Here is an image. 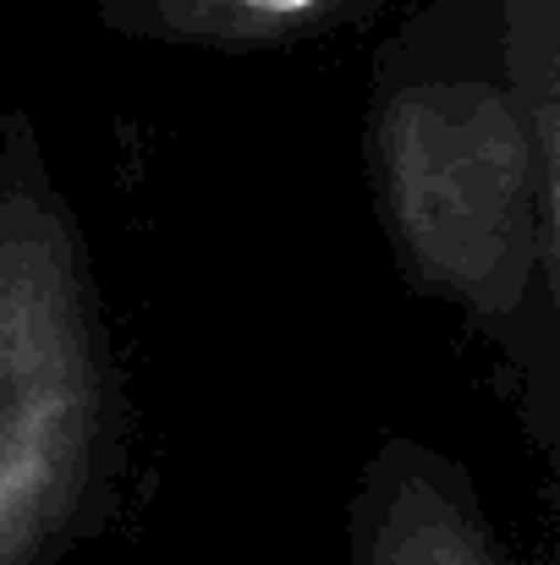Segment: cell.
<instances>
[{
  "instance_id": "cell-3",
  "label": "cell",
  "mask_w": 560,
  "mask_h": 565,
  "mask_svg": "<svg viewBox=\"0 0 560 565\" xmlns=\"http://www.w3.org/2000/svg\"><path fill=\"white\" fill-rule=\"evenodd\" d=\"M352 565H511L462 461L423 439H384L347 500Z\"/></svg>"
},
{
  "instance_id": "cell-4",
  "label": "cell",
  "mask_w": 560,
  "mask_h": 565,
  "mask_svg": "<svg viewBox=\"0 0 560 565\" xmlns=\"http://www.w3.org/2000/svg\"><path fill=\"white\" fill-rule=\"evenodd\" d=\"M94 11L133 39L192 50H286L352 28L373 0H94Z\"/></svg>"
},
{
  "instance_id": "cell-5",
  "label": "cell",
  "mask_w": 560,
  "mask_h": 565,
  "mask_svg": "<svg viewBox=\"0 0 560 565\" xmlns=\"http://www.w3.org/2000/svg\"><path fill=\"white\" fill-rule=\"evenodd\" d=\"M500 50L533 121L560 132V0H495Z\"/></svg>"
},
{
  "instance_id": "cell-1",
  "label": "cell",
  "mask_w": 560,
  "mask_h": 565,
  "mask_svg": "<svg viewBox=\"0 0 560 565\" xmlns=\"http://www.w3.org/2000/svg\"><path fill=\"white\" fill-rule=\"evenodd\" d=\"M369 182L401 275L500 358L533 445L560 456V132L511 83L500 22L473 61L406 28L373 66Z\"/></svg>"
},
{
  "instance_id": "cell-2",
  "label": "cell",
  "mask_w": 560,
  "mask_h": 565,
  "mask_svg": "<svg viewBox=\"0 0 560 565\" xmlns=\"http://www.w3.org/2000/svg\"><path fill=\"white\" fill-rule=\"evenodd\" d=\"M127 379L88 236L39 127L0 121V565H66L116 522Z\"/></svg>"
}]
</instances>
